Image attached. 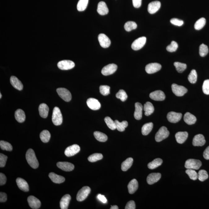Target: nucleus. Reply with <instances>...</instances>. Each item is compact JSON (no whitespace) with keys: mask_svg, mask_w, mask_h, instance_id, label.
<instances>
[{"mask_svg":"<svg viewBox=\"0 0 209 209\" xmlns=\"http://www.w3.org/2000/svg\"><path fill=\"white\" fill-rule=\"evenodd\" d=\"M52 121L55 125H60L63 123V115L60 109L58 107H54L53 111Z\"/></svg>","mask_w":209,"mask_h":209,"instance_id":"nucleus-2","label":"nucleus"},{"mask_svg":"<svg viewBox=\"0 0 209 209\" xmlns=\"http://www.w3.org/2000/svg\"><path fill=\"white\" fill-rule=\"evenodd\" d=\"M94 136L96 139L100 142H106L108 139L107 136L106 134L99 131L94 132Z\"/></svg>","mask_w":209,"mask_h":209,"instance_id":"nucleus-38","label":"nucleus"},{"mask_svg":"<svg viewBox=\"0 0 209 209\" xmlns=\"http://www.w3.org/2000/svg\"><path fill=\"white\" fill-rule=\"evenodd\" d=\"M128 193L133 194L138 188V183L136 179H133L130 181L128 185Z\"/></svg>","mask_w":209,"mask_h":209,"instance_id":"nucleus-30","label":"nucleus"},{"mask_svg":"<svg viewBox=\"0 0 209 209\" xmlns=\"http://www.w3.org/2000/svg\"><path fill=\"white\" fill-rule=\"evenodd\" d=\"M101 94L103 96L108 95L110 94V87L107 85H101L100 87Z\"/></svg>","mask_w":209,"mask_h":209,"instance_id":"nucleus-52","label":"nucleus"},{"mask_svg":"<svg viewBox=\"0 0 209 209\" xmlns=\"http://www.w3.org/2000/svg\"><path fill=\"white\" fill-rule=\"evenodd\" d=\"M206 143V141L203 135L201 134L196 135L194 137L193 145L195 146H201Z\"/></svg>","mask_w":209,"mask_h":209,"instance_id":"nucleus-20","label":"nucleus"},{"mask_svg":"<svg viewBox=\"0 0 209 209\" xmlns=\"http://www.w3.org/2000/svg\"><path fill=\"white\" fill-rule=\"evenodd\" d=\"M91 192V189L88 186L82 187L79 190L76 196L77 200L80 202L84 201L89 195Z\"/></svg>","mask_w":209,"mask_h":209,"instance_id":"nucleus-5","label":"nucleus"},{"mask_svg":"<svg viewBox=\"0 0 209 209\" xmlns=\"http://www.w3.org/2000/svg\"><path fill=\"white\" fill-rule=\"evenodd\" d=\"M87 105L89 108L94 111L99 110L101 107V104L98 100L95 98H88L86 102Z\"/></svg>","mask_w":209,"mask_h":209,"instance_id":"nucleus-16","label":"nucleus"},{"mask_svg":"<svg viewBox=\"0 0 209 209\" xmlns=\"http://www.w3.org/2000/svg\"><path fill=\"white\" fill-rule=\"evenodd\" d=\"M185 172L188 175L189 177L191 180L195 181L198 179V173L194 170L187 169L185 171Z\"/></svg>","mask_w":209,"mask_h":209,"instance_id":"nucleus-48","label":"nucleus"},{"mask_svg":"<svg viewBox=\"0 0 209 209\" xmlns=\"http://www.w3.org/2000/svg\"><path fill=\"white\" fill-rule=\"evenodd\" d=\"M184 119L185 123L189 125L194 124L196 123L197 120L196 117L189 112L185 113L184 115Z\"/></svg>","mask_w":209,"mask_h":209,"instance_id":"nucleus-31","label":"nucleus"},{"mask_svg":"<svg viewBox=\"0 0 209 209\" xmlns=\"http://www.w3.org/2000/svg\"><path fill=\"white\" fill-rule=\"evenodd\" d=\"M16 183L19 188L24 192H28L29 190V185L28 183L24 179L21 178H17Z\"/></svg>","mask_w":209,"mask_h":209,"instance_id":"nucleus-22","label":"nucleus"},{"mask_svg":"<svg viewBox=\"0 0 209 209\" xmlns=\"http://www.w3.org/2000/svg\"><path fill=\"white\" fill-rule=\"evenodd\" d=\"M49 176L52 182L56 184H61L64 182L65 181L64 177L59 176L53 172L50 173Z\"/></svg>","mask_w":209,"mask_h":209,"instance_id":"nucleus-29","label":"nucleus"},{"mask_svg":"<svg viewBox=\"0 0 209 209\" xmlns=\"http://www.w3.org/2000/svg\"><path fill=\"white\" fill-rule=\"evenodd\" d=\"M2 97V94L1 93V94H0V98H1Z\"/></svg>","mask_w":209,"mask_h":209,"instance_id":"nucleus-64","label":"nucleus"},{"mask_svg":"<svg viewBox=\"0 0 209 209\" xmlns=\"http://www.w3.org/2000/svg\"><path fill=\"white\" fill-rule=\"evenodd\" d=\"M40 116L43 118L47 117L49 114V108L47 105L45 103H41L38 108Z\"/></svg>","mask_w":209,"mask_h":209,"instance_id":"nucleus-28","label":"nucleus"},{"mask_svg":"<svg viewBox=\"0 0 209 209\" xmlns=\"http://www.w3.org/2000/svg\"><path fill=\"white\" fill-rule=\"evenodd\" d=\"M26 159L28 163L34 169L38 168L39 163L37 159L35 152L32 149H29L26 152Z\"/></svg>","mask_w":209,"mask_h":209,"instance_id":"nucleus-1","label":"nucleus"},{"mask_svg":"<svg viewBox=\"0 0 209 209\" xmlns=\"http://www.w3.org/2000/svg\"><path fill=\"white\" fill-rule=\"evenodd\" d=\"M199 55L201 57H204L207 55L208 53V48L207 45L202 44L199 46Z\"/></svg>","mask_w":209,"mask_h":209,"instance_id":"nucleus-50","label":"nucleus"},{"mask_svg":"<svg viewBox=\"0 0 209 209\" xmlns=\"http://www.w3.org/2000/svg\"><path fill=\"white\" fill-rule=\"evenodd\" d=\"M203 157L206 159H209V146L204 150L203 153Z\"/></svg>","mask_w":209,"mask_h":209,"instance_id":"nucleus-62","label":"nucleus"},{"mask_svg":"<svg viewBox=\"0 0 209 209\" xmlns=\"http://www.w3.org/2000/svg\"><path fill=\"white\" fill-rule=\"evenodd\" d=\"M28 202L29 207L33 209L39 208L41 205L40 201L35 196H30L28 198Z\"/></svg>","mask_w":209,"mask_h":209,"instance_id":"nucleus-15","label":"nucleus"},{"mask_svg":"<svg viewBox=\"0 0 209 209\" xmlns=\"http://www.w3.org/2000/svg\"><path fill=\"white\" fill-rule=\"evenodd\" d=\"M146 38L145 37H140L135 40L131 45V47L134 50L141 49L145 46L146 42Z\"/></svg>","mask_w":209,"mask_h":209,"instance_id":"nucleus-9","label":"nucleus"},{"mask_svg":"<svg viewBox=\"0 0 209 209\" xmlns=\"http://www.w3.org/2000/svg\"><path fill=\"white\" fill-rule=\"evenodd\" d=\"M116 124V128L118 131L120 132H123L125 131V128L128 126V124L126 121H123L120 122L118 120L115 121Z\"/></svg>","mask_w":209,"mask_h":209,"instance_id":"nucleus-39","label":"nucleus"},{"mask_svg":"<svg viewBox=\"0 0 209 209\" xmlns=\"http://www.w3.org/2000/svg\"><path fill=\"white\" fill-rule=\"evenodd\" d=\"M135 110L134 113V117L136 120H139L142 118V111L143 107L142 104L139 102H136L135 104Z\"/></svg>","mask_w":209,"mask_h":209,"instance_id":"nucleus-23","label":"nucleus"},{"mask_svg":"<svg viewBox=\"0 0 209 209\" xmlns=\"http://www.w3.org/2000/svg\"><path fill=\"white\" fill-rule=\"evenodd\" d=\"M150 98L155 101H163L165 100V95L163 91L156 90L150 94Z\"/></svg>","mask_w":209,"mask_h":209,"instance_id":"nucleus-18","label":"nucleus"},{"mask_svg":"<svg viewBox=\"0 0 209 209\" xmlns=\"http://www.w3.org/2000/svg\"><path fill=\"white\" fill-rule=\"evenodd\" d=\"M10 82L11 84L15 89L20 91L23 89V85L17 77L15 76H12L10 78Z\"/></svg>","mask_w":209,"mask_h":209,"instance_id":"nucleus-26","label":"nucleus"},{"mask_svg":"<svg viewBox=\"0 0 209 209\" xmlns=\"http://www.w3.org/2000/svg\"><path fill=\"white\" fill-rule=\"evenodd\" d=\"M178 47L177 43L175 41H172L171 44L167 46L166 49L169 52H172L176 51Z\"/></svg>","mask_w":209,"mask_h":209,"instance_id":"nucleus-53","label":"nucleus"},{"mask_svg":"<svg viewBox=\"0 0 209 209\" xmlns=\"http://www.w3.org/2000/svg\"><path fill=\"white\" fill-rule=\"evenodd\" d=\"M57 92L59 96L65 101L69 102L72 98L70 92L66 88H57Z\"/></svg>","mask_w":209,"mask_h":209,"instance_id":"nucleus-6","label":"nucleus"},{"mask_svg":"<svg viewBox=\"0 0 209 209\" xmlns=\"http://www.w3.org/2000/svg\"><path fill=\"white\" fill-rule=\"evenodd\" d=\"M7 178L3 173H0V185H3L6 183Z\"/></svg>","mask_w":209,"mask_h":209,"instance_id":"nucleus-58","label":"nucleus"},{"mask_svg":"<svg viewBox=\"0 0 209 209\" xmlns=\"http://www.w3.org/2000/svg\"><path fill=\"white\" fill-rule=\"evenodd\" d=\"M98 40L100 46L103 48H108L111 45V40L104 34L101 33L99 34L98 36Z\"/></svg>","mask_w":209,"mask_h":209,"instance_id":"nucleus-14","label":"nucleus"},{"mask_svg":"<svg viewBox=\"0 0 209 209\" xmlns=\"http://www.w3.org/2000/svg\"><path fill=\"white\" fill-rule=\"evenodd\" d=\"M169 134V132L166 127L162 126L156 133L155 139L156 142H160L168 137Z\"/></svg>","mask_w":209,"mask_h":209,"instance_id":"nucleus-3","label":"nucleus"},{"mask_svg":"<svg viewBox=\"0 0 209 209\" xmlns=\"http://www.w3.org/2000/svg\"><path fill=\"white\" fill-rule=\"evenodd\" d=\"M161 7V3L159 1L152 2L148 4V11L150 14H153L156 13Z\"/></svg>","mask_w":209,"mask_h":209,"instance_id":"nucleus-19","label":"nucleus"},{"mask_svg":"<svg viewBox=\"0 0 209 209\" xmlns=\"http://www.w3.org/2000/svg\"><path fill=\"white\" fill-rule=\"evenodd\" d=\"M133 159L132 158H128L122 163L121 169L122 171H126L131 168L133 165Z\"/></svg>","mask_w":209,"mask_h":209,"instance_id":"nucleus-34","label":"nucleus"},{"mask_svg":"<svg viewBox=\"0 0 209 209\" xmlns=\"http://www.w3.org/2000/svg\"><path fill=\"white\" fill-rule=\"evenodd\" d=\"M103 158V156L101 153H94L88 157V160L90 162H94L101 160Z\"/></svg>","mask_w":209,"mask_h":209,"instance_id":"nucleus-43","label":"nucleus"},{"mask_svg":"<svg viewBox=\"0 0 209 209\" xmlns=\"http://www.w3.org/2000/svg\"><path fill=\"white\" fill-rule=\"evenodd\" d=\"M174 65L176 71L179 73L182 72L187 68V65L185 63H179V62H175Z\"/></svg>","mask_w":209,"mask_h":209,"instance_id":"nucleus-47","label":"nucleus"},{"mask_svg":"<svg viewBox=\"0 0 209 209\" xmlns=\"http://www.w3.org/2000/svg\"><path fill=\"white\" fill-rule=\"evenodd\" d=\"M89 0H80L77 4V9L79 11H83L87 7Z\"/></svg>","mask_w":209,"mask_h":209,"instance_id":"nucleus-40","label":"nucleus"},{"mask_svg":"<svg viewBox=\"0 0 209 209\" xmlns=\"http://www.w3.org/2000/svg\"><path fill=\"white\" fill-rule=\"evenodd\" d=\"M80 148L77 145H72L67 148L65 150V155L67 157H71L76 154L80 151Z\"/></svg>","mask_w":209,"mask_h":209,"instance_id":"nucleus-12","label":"nucleus"},{"mask_svg":"<svg viewBox=\"0 0 209 209\" xmlns=\"http://www.w3.org/2000/svg\"><path fill=\"white\" fill-rule=\"evenodd\" d=\"M162 66L159 63H152L147 65L145 67V70L147 73L151 74L154 73L160 70Z\"/></svg>","mask_w":209,"mask_h":209,"instance_id":"nucleus-10","label":"nucleus"},{"mask_svg":"<svg viewBox=\"0 0 209 209\" xmlns=\"http://www.w3.org/2000/svg\"><path fill=\"white\" fill-rule=\"evenodd\" d=\"M188 134L187 132H179L175 135L176 142L179 144L183 143L188 137Z\"/></svg>","mask_w":209,"mask_h":209,"instance_id":"nucleus-25","label":"nucleus"},{"mask_svg":"<svg viewBox=\"0 0 209 209\" xmlns=\"http://www.w3.org/2000/svg\"><path fill=\"white\" fill-rule=\"evenodd\" d=\"M7 200V195L5 193L1 192L0 193V202H5Z\"/></svg>","mask_w":209,"mask_h":209,"instance_id":"nucleus-59","label":"nucleus"},{"mask_svg":"<svg viewBox=\"0 0 209 209\" xmlns=\"http://www.w3.org/2000/svg\"><path fill=\"white\" fill-rule=\"evenodd\" d=\"M197 73L196 71L194 69L192 70L188 76L189 81L192 84L196 83L197 80Z\"/></svg>","mask_w":209,"mask_h":209,"instance_id":"nucleus-44","label":"nucleus"},{"mask_svg":"<svg viewBox=\"0 0 209 209\" xmlns=\"http://www.w3.org/2000/svg\"><path fill=\"white\" fill-rule=\"evenodd\" d=\"M116 97L117 98L120 99L122 102H124L128 98V95L126 92L123 89H120L116 94Z\"/></svg>","mask_w":209,"mask_h":209,"instance_id":"nucleus-51","label":"nucleus"},{"mask_svg":"<svg viewBox=\"0 0 209 209\" xmlns=\"http://www.w3.org/2000/svg\"><path fill=\"white\" fill-rule=\"evenodd\" d=\"M161 177V174L160 173H151L147 176V182L150 185H152L157 182L160 179Z\"/></svg>","mask_w":209,"mask_h":209,"instance_id":"nucleus-21","label":"nucleus"},{"mask_svg":"<svg viewBox=\"0 0 209 209\" xmlns=\"http://www.w3.org/2000/svg\"><path fill=\"white\" fill-rule=\"evenodd\" d=\"M172 89L173 94L178 97H182L187 91L186 88L183 86L176 85V84H173L172 85Z\"/></svg>","mask_w":209,"mask_h":209,"instance_id":"nucleus-8","label":"nucleus"},{"mask_svg":"<svg viewBox=\"0 0 209 209\" xmlns=\"http://www.w3.org/2000/svg\"><path fill=\"white\" fill-rule=\"evenodd\" d=\"M125 209H136V204L134 201H130L127 203L125 207Z\"/></svg>","mask_w":209,"mask_h":209,"instance_id":"nucleus-57","label":"nucleus"},{"mask_svg":"<svg viewBox=\"0 0 209 209\" xmlns=\"http://www.w3.org/2000/svg\"><path fill=\"white\" fill-rule=\"evenodd\" d=\"M206 20L204 18H201L197 21L194 24V28L196 30H200L205 26Z\"/></svg>","mask_w":209,"mask_h":209,"instance_id":"nucleus-42","label":"nucleus"},{"mask_svg":"<svg viewBox=\"0 0 209 209\" xmlns=\"http://www.w3.org/2000/svg\"><path fill=\"white\" fill-rule=\"evenodd\" d=\"M182 117V114L174 111H170L167 114V118L171 123H176L179 122Z\"/></svg>","mask_w":209,"mask_h":209,"instance_id":"nucleus-13","label":"nucleus"},{"mask_svg":"<svg viewBox=\"0 0 209 209\" xmlns=\"http://www.w3.org/2000/svg\"><path fill=\"white\" fill-rule=\"evenodd\" d=\"M57 167L63 171L70 172L74 170L73 164L68 162H59L57 163Z\"/></svg>","mask_w":209,"mask_h":209,"instance_id":"nucleus-17","label":"nucleus"},{"mask_svg":"<svg viewBox=\"0 0 209 209\" xmlns=\"http://www.w3.org/2000/svg\"><path fill=\"white\" fill-rule=\"evenodd\" d=\"M153 124L152 122L145 124L142 126V134L146 136L151 132L153 129Z\"/></svg>","mask_w":209,"mask_h":209,"instance_id":"nucleus-35","label":"nucleus"},{"mask_svg":"<svg viewBox=\"0 0 209 209\" xmlns=\"http://www.w3.org/2000/svg\"><path fill=\"white\" fill-rule=\"evenodd\" d=\"M162 163L163 160L162 159L157 158L149 163L148 164V167L150 169H154L162 165Z\"/></svg>","mask_w":209,"mask_h":209,"instance_id":"nucleus-36","label":"nucleus"},{"mask_svg":"<svg viewBox=\"0 0 209 209\" xmlns=\"http://www.w3.org/2000/svg\"><path fill=\"white\" fill-rule=\"evenodd\" d=\"M144 111H145V115L149 116L154 111V107L152 104L150 102H147L145 104L143 107Z\"/></svg>","mask_w":209,"mask_h":209,"instance_id":"nucleus-33","label":"nucleus"},{"mask_svg":"<svg viewBox=\"0 0 209 209\" xmlns=\"http://www.w3.org/2000/svg\"><path fill=\"white\" fill-rule=\"evenodd\" d=\"M105 123L110 129L114 130L116 128L115 122L111 118L109 117H105Z\"/></svg>","mask_w":209,"mask_h":209,"instance_id":"nucleus-45","label":"nucleus"},{"mask_svg":"<svg viewBox=\"0 0 209 209\" xmlns=\"http://www.w3.org/2000/svg\"><path fill=\"white\" fill-rule=\"evenodd\" d=\"M7 156L2 153L0 154V167H4L6 165V161L7 159Z\"/></svg>","mask_w":209,"mask_h":209,"instance_id":"nucleus-55","label":"nucleus"},{"mask_svg":"<svg viewBox=\"0 0 209 209\" xmlns=\"http://www.w3.org/2000/svg\"><path fill=\"white\" fill-rule=\"evenodd\" d=\"M170 23L174 25L180 26L184 24V21L177 18H172L170 20Z\"/></svg>","mask_w":209,"mask_h":209,"instance_id":"nucleus-56","label":"nucleus"},{"mask_svg":"<svg viewBox=\"0 0 209 209\" xmlns=\"http://www.w3.org/2000/svg\"><path fill=\"white\" fill-rule=\"evenodd\" d=\"M133 5L135 8H139L142 5V0H133Z\"/></svg>","mask_w":209,"mask_h":209,"instance_id":"nucleus-60","label":"nucleus"},{"mask_svg":"<svg viewBox=\"0 0 209 209\" xmlns=\"http://www.w3.org/2000/svg\"><path fill=\"white\" fill-rule=\"evenodd\" d=\"M111 209H118L119 207H118V206L117 205H114L111 206Z\"/></svg>","mask_w":209,"mask_h":209,"instance_id":"nucleus-63","label":"nucleus"},{"mask_svg":"<svg viewBox=\"0 0 209 209\" xmlns=\"http://www.w3.org/2000/svg\"><path fill=\"white\" fill-rule=\"evenodd\" d=\"M202 89L203 92L204 94H209V80H207L204 81L203 84Z\"/></svg>","mask_w":209,"mask_h":209,"instance_id":"nucleus-54","label":"nucleus"},{"mask_svg":"<svg viewBox=\"0 0 209 209\" xmlns=\"http://www.w3.org/2000/svg\"><path fill=\"white\" fill-rule=\"evenodd\" d=\"M15 117L16 120L20 123H22L25 120L26 115L24 111L21 109H18L15 111Z\"/></svg>","mask_w":209,"mask_h":209,"instance_id":"nucleus-32","label":"nucleus"},{"mask_svg":"<svg viewBox=\"0 0 209 209\" xmlns=\"http://www.w3.org/2000/svg\"><path fill=\"white\" fill-rule=\"evenodd\" d=\"M208 175L207 172L205 170H199L198 173V179L201 182L205 181L208 179Z\"/></svg>","mask_w":209,"mask_h":209,"instance_id":"nucleus-49","label":"nucleus"},{"mask_svg":"<svg viewBox=\"0 0 209 209\" xmlns=\"http://www.w3.org/2000/svg\"><path fill=\"white\" fill-rule=\"evenodd\" d=\"M0 146L2 150L11 151L12 150V147L9 142L4 141H1Z\"/></svg>","mask_w":209,"mask_h":209,"instance_id":"nucleus-46","label":"nucleus"},{"mask_svg":"<svg viewBox=\"0 0 209 209\" xmlns=\"http://www.w3.org/2000/svg\"><path fill=\"white\" fill-rule=\"evenodd\" d=\"M97 198L99 200L101 201L103 203H106L107 202V201L106 198L104 196H103V195L99 194L98 195Z\"/></svg>","mask_w":209,"mask_h":209,"instance_id":"nucleus-61","label":"nucleus"},{"mask_svg":"<svg viewBox=\"0 0 209 209\" xmlns=\"http://www.w3.org/2000/svg\"><path fill=\"white\" fill-rule=\"evenodd\" d=\"M40 138L41 141L45 143L49 142L51 137L50 133L47 130H43L40 134Z\"/></svg>","mask_w":209,"mask_h":209,"instance_id":"nucleus-37","label":"nucleus"},{"mask_svg":"<svg viewBox=\"0 0 209 209\" xmlns=\"http://www.w3.org/2000/svg\"><path fill=\"white\" fill-rule=\"evenodd\" d=\"M202 165L201 161L198 159H189L186 161L185 167L187 169L198 170Z\"/></svg>","mask_w":209,"mask_h":209,"instance_id":"nucleus-4","label":"nucleus"},{"mask_svg":"<svg viewBox=\"0 0 209 209\" xmlns=\"http://www.w3.org/2000/svg\"><path fill=\"white\" fill-rule=\"evenodd\" d=\"M57 66L63 70H67L72 69L75 66V63L70 60H63L59 62Z\"/></svg>","mask_w":209,"mask_h":209,"instance_id":"nucleus-7","label":"nucleus"},{"mask_svg":"<svg viewBox=\"0 0 209 209\" xmlns=\"http://www.w3.org/2000/svg\"><path fill=\"white\" fill-rule=\"evenodd\" d=\"M97 11L98 13L101 15H106L109 12L106 3L103 1H101L98 3Z\"/></svg>","mask_w":209,"mask_h":209,"instance_id":"nucleus-24","label":"nucleus"},{"mask_svg":"<svg viewBox=\"0 0 209 209\" xmlns=\"http://www.w3.org/2000/svg\"><path fill=\"white\" fill-rule=\"evenodd\" d=\"M124 27L127 32H130L133 29H136L137 27V25L134 21H129L125 23Z\"/></svg>","mask_w":209,"mask_h":209,"instance_id":"nucleus-41","label":"nucleus"},{"mask_svg":"<svg viewBox=\"0 0 209 209\" xmlns=\"http://www.w3.org/2000/svg\"><path fill=\"white\" fill-rule=\"evenodd\" d=\"M71 196L69 194H66L63 196L60 200V204L61 209H67L69 206Z\"/></svg>","mask_w":209,"mask_h":209,"instance_id":"nucleus-27","label":"nucleus"},{"mask_svg":"<svg viewBox=\"0 0 209 209\" xmlns=\"http://www.w3.org/2000/svg\"><path fill=\"white\" fill-rule=\"evenodd\" d=\"M117 66L114 63H111L104 67L102 70V73L104 76H108L114 74L117 71Z\"/></svg>","mask_w":209,"mask_h":209,"instance_id":"nucleus-11","label":"nucleus"}]
</instances>
